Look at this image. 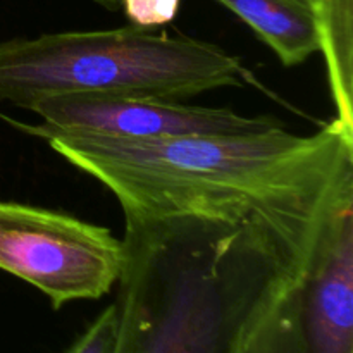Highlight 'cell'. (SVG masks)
I'll return each instance as SVG.
<instances>
[{
  "label": "cell",
  "instance_id": "cell-5",
  "mask_svg": "<svg viewBox=\"0 0 353 353\" xmlns=\"http://www.w3.org/2000/svg\"><path fill=\"white\" fill-rule=\"evenodd\" d=\"M30 110L40 116V126L47 130L121 140L243 134L285 126L272 116L247 117L224 107L185 105L154 97L64 93L43 97Z\"/></svg>",
  "mask_w": 353,
  "mask_h": 353
},
{
  "label": "cell",
  "instance_id": "cell-3",
  "mask_svg": "<svg viewBox=\"0 0 353 353\" xmlns=\"http://www.w3.org/2000/svg\"><path fill=\"white\" fill-rule=\"evenodd\" d=\"M243 78L240 59L217 45L134 26L0 41V100L26 110L64 93L181 100Z\"/></svg>",
  "mask_w": 353,
  "mask_h": 353
},
{
  "label": "cell",
  "instance_id": "cell-9",
  "mask_svg": "<svg viewBox=\"0 0 353 353\" xmlns=\"http://www.w3.org/2000/svg\"><path fill=\"white\" fill-rule=\"evenodd\" d=\"M240 353H307L300 326L296 281L290 283L265 310Z\"/></svg>",
  "mask_w": 353,
  "mask_h": 353
},
{
  "label": "cell",
  "instance_id": "cell-12",
  "mask_svg": "<svg viewBox=\"0 0 353 353\" xmlns=\"http://www.w3.org/2000/svg\"><path fill=\"white\" fill-rule=\"evenodd\" d=\"M93 2L100 3V6H103V7H105V9H109V10H117V9H121L119 0H93Z\"/></svg>",
  "mask_w": 353,
  "mask_h": 353
},
{
  "label": "cell",
  "instance_id": "cell-8",
  "mask_svg": "<svg viewBox=\"0 0 353 353\" xmlns=\"http://www.w3.org/2000/svg\"><path fill=\"white\" fill-rule=\"evenodd\" d=\"M314 7L319 52L336 107L334 119L353 131V0H314Z\"/></svg>",
  "mask_w": 353,
  "mask_h": 353
},
{
  "label": "cell",
  "instance_id": "cell-1",
  "mask_svg": "<svg viewBox=\"0 0 353 353\" xmlns=\"http://www.w3.org/2000/svg\"><path fill=\"white\" fill-rule=\"evenodd\" d=\"M99 179L123 214L257 219L302 274L333 207L353 192V131L336 119L300 137L285 126L243 134L121 140L62 133L2 116Z\"/></svg>",
  "mask_w": 353,
  "mask_h": 353
},
{
  "label": "cell",
  "instance_id": "cell-11",
  "mask_svg": "<svg viewBox=\"0 0 353 353\" xmlns=\"http://www.w3.org/2000/svg\"><path fill=\"white\" fill-rule=\"evenodd\" d=\"M119 3L131 26L150 31L172 23L181 0H119Z\"/></svg>",
  "mask_w": 353,
  "mask_h": 353
},
{
  "label": "cell",
  "instance_id": "cell-7",
  "mask_svg": "<svg viewBox=\"0 0 353 353\" xmlns=\"http://www.w3.org/2000/svg\"><path fill=\"white\" fill-rule=\"evenodd\" d=\"M236 14L286 68L319 52L314 0H217Z\"/></svg>",
  "mask_w": 353,
  "mask_h": 353
},
{
  "label": "cell",
  "instance_id": "cell-2",
  "mask_svg": "<svg viewBox=\"0 0 353 353\" xmlns=\"http://www.w3.org/2000/svg\"><path fill=\"white\" fill-rule=\"evenodd\" d=\"M124 224L114 353H240L265 310L299 279L257 219L126 214Z\"/></svg>",
  "mask_w": 353,
  "mask_h": 353
},
{
  "label": "cell",
  "instance_id": "cell-6",
  "mask_svg": "<svg viewBox=\"0 0 353 353\" xmlns=\"http://www.w3.org/2000/svg\"><path fill=\"white\" fill-rule=\"evenodd\" d=\"M296 296L307 353H353V192L324 221Z\"/></svg>",
  "mask_w": 353,
  "mask_h": 353
},
{
  "label": "cell",
  "instance_id": "cell-4",
  "mask_svg": "<svg viewBox=\"0 0 353 353\" xmlns=\"http://www.w3.org/2000/svg\"><path fill=\"white\" fill-rule=\"evenodd\" d=\"M124 265L123 240L69 214L0 200V269L48 296L55 310L99 300Z\"/></svg>",
  "mask_w": 353,
  "mask_h": 353
},
{
  "label": "cell",
  "instance_id": "cell-10",
  "mask_svg": "<svg viewBox=\"0 0 353 353\" xmlns=\"http://www.w3.org/2000/svg\"><path fill=\"white\" fill-rule=\"evenodd\" d=\"M117 340L116 307L109 305L88 324L64 353H114Z\"/></svg>",
  "mask_w": 353,
  "mask_h": 353
}]
</instances>
